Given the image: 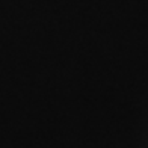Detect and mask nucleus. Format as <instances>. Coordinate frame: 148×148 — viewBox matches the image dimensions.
Wrapping results in <instances>:
<instances>
[]
</instances>
